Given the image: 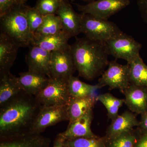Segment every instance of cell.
I'll return each instance as SVG.
<instances>
[{
    "instance_id": "cell-35",
    "label": "cell",
    "mask_w": 147,
    "mask_h": 147,
    "mask_svg": "<svg viewBox=\"0 0 147 147\" xmlns=\"http://www.w3.org/2000/svg\"><path fill=\"white\" fill-rule=\"evenodd\" d=\"M28 0H19L20 5H24Z\"/></svg>"
},
{
    "instance_id": "cell-6",
    "label": "cell",
    "mask_w": 147,
    "mask_h": 147,
    "mask_svg": "<svg viewBox=\"0 0 147 147\" xmlns=\"http://www.w3.org/2000/svg\"><path fill=\"white\" fill-rule=\"evenodd\" d=\"M35 97L42 106L67 105L71 98L67 80L50 78L47 86Z\"/></svg>"
},
{
    "instance_id": "cell-3",
    "label": "cell",
    "mask_w": 147,
    "mask_h": 147,
    "mask_svg": "<svg viewBox=\"0 0 147 147\" xmlns=\"http://www.w3.org/2000/svg\"><path fill=\"white\" fill-rule=\"evenodd\" d=\"M24 5H18L0 16L1 31L11 38L21 47L31 45L34 38L29 27Z\"/></svg>"
},
{
    "instance_id": "cell-2",
    "label": "cell",
    "mask_w": 147,
    "mask_h": 147,
    "mask_svg": "<svg viewBox=\"0 0 147 147\" xmlns=\"http://www.w3.org/2000/svg\"><path fill=\"white\" fill-rule=\"evenodd\" d=\"M70 47L76 70L84 79L94 80L108 66L110 55L106 42L76 38Z\"/></svg>"
},
{
    "instance_id": "cell-8",
    "label": "cell",
    "mask_w": 147,
    "mask_h": 147,
    "mask_svg": "<svg viewBox=\"0 0 147 147\" xmlns=\"http://www.w3.org/2000/svg\"><path fill=\"white\" fill-rule=\"evenodd\" d=\"M129 4V0H94L84 5H76L78 10L82 13L108 20Z\"/></svg>"
},
{
    "instance_id": "cell-18",
    "label": "cell",
    "mask_w": 147,
    "mask_h": 147,
    "mask_svg": "<svg viewBox=\"0 0 147 147\" xmlns=\"http://www.w3.org/2000/svg\"><path fill=\"white\" fill-rule=\"evenodd\" d=\"M106 130L105 138L110 139L126 133L139 126V121L131 111H125L112 121Z\"/></svg>"
},
{
    "instance_id": "cell-25",
    "label": "cell",
    "mask_w": 147,
    "mask_h": 147,
    "mask_svg": "<svg viewBox=\"0 0 147 147\" xmlns=\"http://www.w3.org/2000/svg\"><path fill=\"white\" fill-rule=\"evenodd\" d=\"M97 85L86 84L78 77L72 76L67 80L69 93L71 97L81 98L89 96Z\"/></svg>"
},
{
    "instance_id": "cell-20",
    "label": "cell",
    "mask_w": 147,
    "mask_h": 147,
    "mask_svg": "<svg viewBox=\"0 0 147 147\" xmlns=\"http://www.w3.org/2000/svg\"><path fill=\"white\" fill-rule=\"evenodd\" d=\"M96 101L90 96L81 98L71 97L67 107L69 123L77 120L92 110Z\"/></svg>"
},
{
    "instance_id": "cell-17",
    "label": "cell",
    "mask_w": 147,
    "mask_h": 147,
    "mask_svg": "<svg viewBox=\"0 0 147 147\" xmlns=\"http://www.w3.org/2000/svg\"><path fill=\"white\" fill-rule=\"evenodd\" d=\"M52 140L41 134H28L0 139V147H50Z\"/></svg>"
},
{
    "instance_id": "cell-22",
    "label": "cell",
    "mask_w": 147,
    "mask_h": 147,
    "mask_svg": "<svg viewBox=\"0 0 147 147\" xmlns=\"http://www.w3.org/2000/svg\"><path fill=\"white\" fill-rule=\"evenodd\" d=\"M129 64L130 84L147 87V65L140 55Z\"/></svg>"
},
{
    "instance_id": "cell-11",
    "label": "cell",
    "mask_w": 147,
    "mask_h": 147,
    "mask_svg": "<svg viewBox=\"0 0 147 147\" xmlns=\"http://www.w3.org/2000/svg\"><path fill=\"white\" fill-rule=\"evenodd\" d=\"M56 14L60 18L62 32L69 38L81 33L82 13H77L69 3L62 1Z\"/></svg>"
},
{
    "instance_id": "cell-34",
    "label": "cell",
    "mask_w": 147,
    "mask_h": 147,
    "mask_svg": "<svg viewBox=\"0 0 147 147\" xmlns=\"http://www.w3.org/2000/svg\"><path fill=\"white\" fill-rule=\"evenodd\" d=\"M53 147H63V142L57 137L55 139Z\"/></svg>"
},
{
    "instance_id": "cell-33",
    "label": "cell",
    "mask_w": 147,
    "mask_h": 147,
    "mask_svg": "<svg viewBox=\"0 0 147 147\" xmlns=\"http://www.w3.org/2000/svg\"><path fill=\"white\" fill-rule=\"evenodd\" d=\"M134 147H147V134H141Z\"/></svg>"
},
{
    "instance_id": "cell-23",
    "label": "cell",
    "mask_w": 147,
    "mask_h": 147,
    "mask_svg": "<svg viewBox=\"0 0 147 147\" xmlns=\"http://www.w3.org/2000/svg\"><path fill=\"white\" fill-rule=\"evenodd\" d=\"M141 134L138 128L110 139L104 137L105 147H134Z\"/></svg>"
},
{
    "instance_id": "cell-1",
    "label": "cell",
    "mask_w": 147,
    "mask_h": 147,
    "mask_svg": "<svg viewBox=\"0 0 147 147\" xmlns=\"http://www.w3.org/2000/svg\"><path fill=\"white\" fill-rule=\"evenodd\" d=\"M42 107L35 96L24 92L0 106V139L31 132Z\"/></svg>"
},
{
    "instance_id": "cell-4",
    "label": "cell",
    "mask_w": 147,
    "mask_h": 147,
    "mask_svg": "<svg viewBox=\"0 0 147 147\" xmlns=\"http://www.w3.org/2000/svg\"><path fill=\"white\" fill-rule=\"evenodd\" d=\"M82 14L81 33L89 39L106 42L123 32L113 22L96 18L90 14Z\"/></svg>"
},
{
    "instance_id": "cell-28",
    "label": "cell",
    "mask_w": 147,
    "mask_h": 147,
    "mask_svg": "<svg viewBox=\"0 0 147 147\" xmlns=\"http://www.w3.org/2000/svg\"><path fill=\"white\" fill-rule=\"evenodd\" d=\"M24 8L29 27L31 31L34 35L42 25L43 21V16L34 7H31L24 5Z\"/></svg>"
},
{
    "instance_id": "cell-30",
    "label": "cell",
    "mask_w": 147,
    "mask_h": 147,
    "mask_svg": "<svg viewBox=\"0 0 147 147\" xmlns=\"http://www.w3.org/2000/svg\"><path fill=\"white\" fill-rule=\"evenodd\" d=\"M18 5H21L19 0H0V16Z\"/></svg>"
},
{
    "instance_id": "cell-7",
    "label": "cell",
    "mask_w": 147,
    "mask_h": 147,
    "mask_svg": "<svg viewBox=\"0 0 147 147\" xmlns=\"http://www.w3.org/2000/svg\"><path fill=\"white\" fill-rule=\"evenodd\" d=\"M130 65H122L117 61L109 62L108 68L103 72L97 84L100 88L108 86L109 89H117L123 93L130 84Z\"/></svg>"
},
{
    "instance_id": "cell-21",
    "label": "cell",
    "mask_w": 147,
    "mask_h": 147,
    "mask_svg": "<svg viewBox=\"0 0 147 147\" xmlns=\"http://www.w3.org/2000/svg\"><path fill=\"white\" fill-rule=\"evenodd\" d=\"M10 71L0 74V106L24 92Z\"/></svg>"
},
{
    "instance_id": "cell-16",
    "label": "cell",
    "mask_w": 147,
    "mask_h": 147,
    "mask_svg": "<svg viewBox=\"0 0 147 147\" xmlns=\"http://www.w3.org/2000/svg\"><path fill=\"white\" fill-rule=\"evenodd\" d=\"M16 79L23 92L35 96L47 86L50 78L42 74L29 71L19 74Z\"/></svg>"
},
{
    "instance_id": "cell-29",
    "label": "cell",
    "mask_w": 147,
    "mask_h": 147,
    "mask_svg": "<svg viewBox=\"0 0 147 147\" xmlns=\"http://www.w3.org/2000/svg\"><path fill=\"white\" fill-rule=\"evenodd\" d=\"M63 0H37L34 7L43 16L56 14Z\"/></svg>"
},
{
    "instance_id": "cell-13",
    "label": "cell",
    "mask_w": 147,
    "mask_h": 147,
    "mask_svg": "<svg viewBox=\"0 0 147 147\" xmlns=\"http://www.w3.org/2000/svg\"><path fill=\"white\" fill-rule=\"evenodd\" d=\"M51 53L38 46L31 45L26 57L29 71L42 74L50 78Z\"/></svg>"
},
{
    "instance_id": "cell-10",
    "label": "cell",
    "mask_w": 147,
    "mask_h": 147,
    "mask_svg": "<svg viewBox=\"0 0 147 147\" xmlns=\"http://www.w3.org/2000/svg\"><path fill=\"white\" fill-rule=\"evenodd\" d=\"M67 105L42 106L35 121L31 132L41 134L49 127L63 121H68Z\"/></svg>"
},
{
    "instance_id": "cell-5",
    "label": "cell",
    "mask_w": 147,
    "mask_h": 147,
    "mask_svg": "<svg viewBox=\"0 0 147 147\" xmlns=\"http://www.w3.org/2000/svg\"><path fill=\"white\" fill-rule=\"evenodd\" d=\"M106 43L110 55L116 59L124 60L129 64L140 56L142 44L123 32Z\"/></svg>"
},
{
    "instance_id": "cell-14",
    "label": "cell",
    "mask_w": 147,
    "mask_h": 147,
    "mask_svg": "<svg viewBox=\"0 0 147 147\" xmlns=\"http://www.w3.org/2000/svg\"><path fill=\"white\" fill-rule=\"evenodd\" d=\"M125 104L132 113L142 115L147 110V87L130 84L124 92Z\"/></svg>"
},
{
    "instance_id": "cell-36",
    "label": "cell",
    "mask_w": 147,
    "mask_h": 147,
    "mask_svg": "<svg viewBox=\"0 0 147 147\" xmlns=\"http://www.w3.org/2000/svg\"><path fill=\"white\" fill-rule=\"evenodd\" d=\"M70 1H78V0H70ZM79 1H84L88 2V3H89L92 1H94V0H79Z\"/></svg>"
},
{
    "instance_id": "cell-12",
    "label": "cell",
    "mask_w": 147,
    "mask_h": 147,
    "mask_svg": "<svg viewBox=\"0 0 147 147\" xmlns=\"http://www.w3.org/2000/svg\"><path fill=\"white\" fill-rule=\"evenodd\" d=\"M93 119L92 110L69 125L66 130L58 134L57 137L63 141H67L76 138H95L98 137L92 131L91 128Z\"/></svg>"
},
{
    "instance_id": "cell-24",
    "label": "cell",
    "mask_w": 147,
    "mask_h": 147,
    "mask_svg": "<svg viewBox=\"0 0 147 147\" xmlns=\"http://www.w3.org/2000/svg\"><path fill=\"white\" fill-rule=\"evenodd\" d=\"M62 31L60 18L57 14L43 16L42 25L34 34V37L57 34Z\"/></svg>"
},
{
    "instance_id": "cell-15",
    "label": "cell",
    "mask_w": 147,
    "mask_h": 147,
    "mask_svg": "<svg viewBox=\"0 0 147 147\" xmlns=\"http://www.w3.org/2000/svg\"><path fill=\"white\" fill-rule=\"evenodd\" d=\"M20 47L13 39L1 31L0 74L10 71Z\"/></svg>"
},
{
    "instance_id": "cell-9",
    "label": "cell",
    "mask_w": 147,
    "mask_h": 147,
    "mask_svg": "<svg viewBox=\"0 0 147 147\" xmlns=\"http://www.w3.org/2000/svg\"><path fill=\"white\" fill-rule=\"evenodd\" d=\"M76 70L71 47L67 50L52 52L50 78L67 80L70 76H73Z\"/></svg>"
},
{
    "instance_id": "cell-32",
    "label": "cell",
    "mask_w": 147,
    "mask_h": 147,
    "mask_svg": "<svg viewBox=\"0 0 147 147\" xmlns=\"http://www.w3.org/2000/svg\"><path fill=\"white\" fill-rule=\"evenodd\" d=\"M138 128L139 129L141 134H147V110L141 115V120Z\"/></svg>"
},
{
    "instance_id": "cell-37",
    "label": "cell",
    "mask_w": 147,
    "mask_h": 147,
    "mask_svg": "<svg viewBox=\"0 0 147 147\" xmlns=\"http://www.w3.org/2000/svg\"><path fill=\"white\" fill-rule=\"evenodd\" d=\"M63 1H65V0H63Z\"/></svg>"
},
{
    "instance_id": "cell-31",
    "label": "cell",
    "mask_w": 147,
    "mask_h": 147,
    "mask_svg": "<svg viewBox=\"0 0 147 147\" xmlns=\"http://www.w3.org/2000/svg\"><path fill=\"white\" fill-rule=\"evenodd\" d=\"M137 5L143 20L147 24V0H137Z\"/></svg>"
},
{
    "instance_id": "cell-27",
    "label": "cell",
    "mask_w": 147,
    "mask_h": 147,
    "mask_svg": "<svg viewBox=\"0 0 147 147\" xmlns=\"http://www.w3.org/2000/svg\"><path fill=\"white\" fill-rule=\"evenodd\" d=\"M63 147H105L104 137L76 138L63 142Z\"/></svg>"
},
{
    "instance_id": "cell-19",
    "label": "cell",
    "mask_w": 147,
    "mask_h": 147,
    "mask_svg": "<svg viewBox=\"0 0 147 147\" xmlns=\"http://www.w3.org/2000/svg\"><path fill=\"white\" fill-rule=\"evenodd\" d=\"M69 39L62 31L57 34L46 36L34 37L31 45H36L45 51L50 52L62 51L68 49Z\"/></svg>"
},
{
    "instance_id": "cell-26",
    "label": "cell",
    "mask_w": 147,
    "mask_h": 147,
    "mask_svg": "<svg viewBox=\"0 0 147 147\" xmlns=\"http://www.w3.org/2000/svg\"><path fill=\"white\" fill-rule=\"evenodd\" d=\"M97 100L101 102L105 106L108 111V118L112 121L119 115V109L125 103L124 99L115 97L109 93L99 95Z\"/></svg>"
}]
</instances>
